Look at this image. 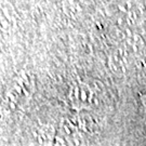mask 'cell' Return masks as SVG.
<instances>
[{"label":"cell","instance_id":"6da1fadb","mask_svg":"<svg viewBox=\"0 0 146 146\" xmlns=\"http://www.w3.org/2000/svg\"><path fill=\"white\" fill-rule=\"evenodd\" d=\"M69 101L75 108L77 110H87L98 104L99 96L96 90L91 84L79 81L70 89Z\"/></svg>","mask_w":146,"mask_h":146},{"label":"cell","instance_id":"7a4b0ae2","mask_svg":"<svg viewBox=\"0 0 146 146\" xmlns=\"http://www.w3.org/2000/svg\"><path fill=\"white\" fill-rule=\"evenodd\" d=\"M33 86L34 82L26 73H22V75L15 79V81H13L12 87L7 93V99H10L8 101L12 102V108L31 96Z\"/></svg>","mask_w":146,"mask_h":146},{"label":"cell","instance_id":"3957f363","mask_svg":"<svg viewBox=\"0 0 146 146\" xmlns=\"http://www.w3.org/2000/svg\"><path fill=\"white\" fill-rule=\"evenodd\" d=\"M54 130L51 125H42L31 129L23 139L21 146H53Z\"/></svg>","mask_w":146,"mask_h":146},{"label":"cell","instance_id":"277c9868","mask_svg":"<svg viewBox=\"0 0 146 146\" xmlns=\"http://www.w3.org/2000/svg\"><path fill=\"white\" fill-rule=\"evenodd\" d=\"M140 102H141L142 108H143V110H144V113H145L146 115V89L142 92L141 95H140Z\"/></svg>","mask_w":146,"mask_h":146},{"label":"cell","instance_id":"5b68a950","mask_svg":"<svg viewBox=\"0 0 146 146\" xmlns=\"http://www.w3.org/2000/svg\"><path fill=\"white\" fill-rule=\"evenodd\" d=\"M53 146H68V145H67V143L64 141L63 139H61V137H56Z\"/></svg>","mask_w":146,"mask_h":146}]
</instances>
